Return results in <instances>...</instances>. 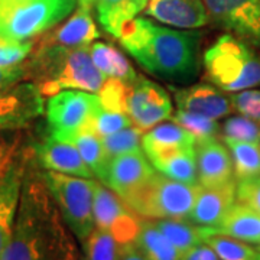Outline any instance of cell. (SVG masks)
<instances>
[{"label": "cell", "mask_w": 260, "mask_h": 260, "mask_svg": "<svg viewBox=\"0 0 260 260\" xmlns=\"http://www.w3.org/2000/svg\"><path fill=\"white\" fill-rule=\"evenodd\" d=\"M42 175L23 178L15 227L0 260H81Z\"/></svg>", "instance_id": "1"}, {"label": "cell", "mask_w": 260, "mask_h": 260, "mask_svg": "<svg viewBox=\"0 0 260 260\" xmlns=\"http://www.w3.org/2000/svg\"><path fill=\"white\" fill-rule=\"evenodd\" d=\"M119 41L146 71L159 78L186 81L198 73V35L194 32L135 18L121 28Z\"/></svg>", "instance_id": "2"}, {"label": "cell", "mask_w": 260, "mask_h": 260, "mask_svg": "<svg viewBox=\"0 0 260 260\" xmlns=\"http://www.w3.org/2000/svg\"><path fill=\"white\" fill-rule=\"evenodd\" d=\"M26 70L48 97L62 90L99 93L109 78L94 65L88 47H39Z\"/></svg>", "instance_id": "3"}, {"label": "cell", "mask_w": 260, "mask_h": 260, "mask_svg": "<svg viewBox=\"0 0 260 260\" xmlns=\"http://www.w3.org/2000/svg\"><path fill=\"white\" fill-rule=\"evenodd\" d=\"M204 65L208 78L224 91L237 93L260 85V58L229 34L205 51Z\"/></svg>", "instance_id": "4"}, {"label": "cell", "mask_w": 260, "mask_h": 260, "mask_svg": "<svg viewBox=\"0 0 260 260\" xmlns=\"http://www.w3.org/2000/svg\"><path fill=\"white\" fill-rule=\"evenodd\" d=\"M198 186L200 184L189 185L155 172L123 201L133 213L149 220H186L192 210Z\"/></svg>", "instance_id": "5"}, {"label": "cell", "mask_w": 260, "mask_h": 260, "mask_svg": "<svg viewBox=\"0 0 260 260\" xmlns=\"http://www.w3.org/2000/svg\"><path fill=\"white\" fill-rule=\"evenodd\" d=\"M42 177L68 229L83 243L95 229L93 211L95 181L54 171H47Z\"/></svg>", "instance_id": "6"}, {"label": "cell", "mask_w": 260, "mask_h": 260, "mask_svg": "<svg viewBox=\"0 0 260 260\" xmlns=\"http://www.w3.org/2000/svg\"><path fill=\"white\" fill-rule=\"evenodd\" d=\"M75 8V0H28L0 6V35L28 41L65 19Z\"/></svg>", "instance_id": "7"}, {"label": "cell", "mask_w": 260, "mask_h": 260, "mask_svg": "<svg viewBox=\"0 0 260 260\" xmlns=\"http://www.w3.org/2000/svg\"><path fill=\"white\" fill-rule=\"evenodd\" d=\"M102 107L99 95L83 90H65L52 95L47 104V119L52 138L73 142L80 130L88 127Z\"/></svg>", "instance_id": "8"}, {"label": "cell", "mask_w": 260, "mask_h": 260, "mask_svg": "<svg viewBox=\"0 0 260 260\" xmlns=\"http://www.w3.org/2000/svg\"><path fill=\"white\" fill-rule=\"evenodd\" d=\"M126 113L140 130H150L171 116L172 103L159 84L138 75L127 85Z\"/></svg>", "instance_id": "9"}, {"label": "cell", "mask_w": 260, "mask_h": 260, "mask_svg": "<svg viewBox=\"0 0 260 260\" xmlns=\"http://www.w3.org/2000/svg\"><path fill=\"white\" fill-rule=\"evenodd\" d=\"M93 211L95 229L112 233L123 244L135 242L140 225L138 214L104 184L95 182Z\"/></svg>", "instance_id": "10"}, {"label": "cell", "mask_w": 260, "mask_h": 260, "mask_svg": "<svg viewBox=\"0 0 260 260\" xmlns=\"http://www.w3.org/2000/svg\"><path fill=\"white\" fill-rule=\"evenodd\" d=\"M208 16L260 48V0H204Z\"/></svg>", "instance_id": "11"}, {"label": "cell", "mask_w": 260, "mask_h": 260, "mask_svg": "<svg viewBox=\"0 0 260 260\" xmlns=\"http://www.w3.org/2000/svg\"><path fill=\"white\" fill-rule=\"evenodd\" d=\"M44 107V95L37 84L13 85L0 93V129H22L39 117Z\"/></svg>", "instance_id": "12"}, {"label": "cell", "mask_w": 260, "mask_h": 260, "mask_svg": "<svg viewBox=\"0 0 260 260\" xmlns=\"http://www.w3.org/2000/svg\"><path fill=\"white\" fill-rule=\"evenodd\" d=\"M155 174L142 150L129 152L109 160L102 181L106 186L124 200L143 185Z\"/></svg>", "instance_id": "13"}, {"label": "cell", "mask_w": 260, "mask_h": 260, "mask_svg": "<svg viewBox=\"0 0 260 260\" xmlns=\"http://www.w3.org/2000/svg\"><path fill=\"white\" fill-rule=\"evenodd\" d=\"M236 200L234 181L218 186L200 185L192 210L186 220L198 227H218L236 204Z\"/></svg>", "instance_id": "14"}, {"label": "cell", "mask_w": 260, "mask_h": 260, "mask_svg": "<svg viewBox=\"0 0 260 260\" xmlns=\"http://www.w3.org/2000/svg\"><path fill=\"white\" fill-rule=\"evenodd\" d=\"M195 159L200 185L218 186L233 181V159L215 138L195 142Z\"/></svg>", "instance_id": "15"}, {"label": "cell", "mask_w": 260, "mask_h": 260, "mask_svg": "<svg viewBox=\"0 0 260 260\" xmlns=\"http://www.w3.org/2000/svg\"><path fill=\"white\" fill-rule=\"evenodd\" d=\"M146 15L169 26L194 29L208 22L204 0H148Z\"/></svg>", "instance_id": "16"}, {"label": "cell", "mask_w": 260, "mask_h": 260, "mask_svg": "<svg viewBox=\"0 0 260 260\" xmlns=\"http://www.w3.org/2000/svg\"><path fill=\"white\" fill-rule=\"evenodd\" d=\"M23 185V171L10 162L0 169V256L5 251L18 215L20 194Z\"/></svg>", "instance_id": "17"}, {"label": "cell", "mask_w": 260, "mask_h": 260, "mask_svg": "<svg viewBox=\"0 0 260 260\" xmlns=\"http://www.w3.org/2000/svg\"><path fill=\"white\" fill-rule=\"evenodd\" d=\"M37 155L41 165L47 171L74 177H93L91 169L84 162L74 142L59 140L49 136L44 143L38 145Z\"/></svg>", "instance_id": "18"}, {"label": "cell", "mask_w": 260, "mask_h": 260, "mask_svg": "<svg viewBox=\"0 0 260 260\" xmlns=\"http://www.w3.org/2000/svg\"><path fill=\"white\" fill-rule=\"evenodd\" d=\"M174 95L179 110L203 114L211 119L224 117L233 110L230 99L208 84L174 90Z\"/></svg>", "instance_id": "19"}, {"label": "cell", "mask_w": 260, "mask_h": 260, "mask_svg": "<svg viewBox=\"0 0 260 260\" xmlns=\"http://www.w3.org/2000/svg\"><path fill=\"white\" fill-rule=\"evenodd\" d=\"M100 38V32L90 15V10L80 8L59 28L48 34L39 47L84 48Z\"/></svg>", "instance_id": "20"}, {"label": "cell", "mask_w": 260, "mask_h": 260, "mask_svg": "<svg viewBox=\"0 0 260 260\" xmlns=\"http://www.w3.org/2000/svg\"><path fill=\"white\" fill-rule=\"evenodd\" d=\"M205 234H223L244 243L260 244V214L250 207L234 204L218 227H201Z\"/></svg>", "instance_id": "21"}, {"label": "cell", "mask_w": 260, "mask_h": 260, "mask_svg": "<svg viewBox=\"0 0 260 260\" xmlns=\"http://www.w3.org/2000/svg\"><path fill=\"white\" fill-rule=\"evenodd\" d=\"M195 138L177 123H164L152 127L142 138V148L149 160L186 146H194Z\"/></svg>", "instance_id": "22"}, {"label": "cell", "mask_w": 260, "mask_h": 260, "mask_svg": "<svg viewBox=\"0 0 260 260\" xmlns=\"http://www.w3.org/2000/svg\"><path fill=\"white\" fill-rule=\"evenodd\" d=\"M150 164L165 177L189 185H198L195 145L172 150L162 156L152 159Z\"/></svg>", "instance_id": "23"}, {"label": "cell", "mask_w": 260, "mask_h": 260, "mask_svg": "<svg viewBox=\"0 0 260 260\" xmlns=\"http://www.w3.org/2000/svg\"><path fill=\"white\" fill-rule=\"evenodd\" d=\"M148 0H95L97 18L106 32L120 35L121 28L146 9Z\"/></svg>", "instance_id": "24"}, {"label": "cell", "mask_w": 260, "mask_h": 260, "mask_svg": "<svg viewBox=\"0 0 260 260\" xmlns=\"http://www.w3.org/2000/svg\"><path fill=\"white\" fill-rule=\"evenodd\" d=\"M133 243L149 260H182V253L168 240L153 220H140Z\"/></svg>", "instance_id": "25"}, {"label": "cell", "mask_w": 260, "mask_h": 260, "mask_svg": "<svg viewBox=\"0 0 260 260\" xmlns=\"http://www.w3.org/2000/svg\"><path fill=\"white\" fill-rule=\"evenodd\" d=\"M90 55L94 65L109 78H119L123 81H133L138 75L127 58L109 44L95 42L90 48Z\"/></svg>", "instance_id": "26"}, {"label": "cell", "mask_w": 260, "mask_h": 260, "mask_svg": "<svg viewBox=\"0 0 260 260\" xmlns=\"http://www.w3.org/2000/svg\"><path fill=\"white\" fill-rule=\"evenodd\" d=\"M160 232L167 236V239L172 243L182 254L186 253L194 246L203 243V233L201 227L195 225L186 220L178 218H160L153 220Z\"/></svg>", "instance_id": "27"}, {"label": "cell", "mask_w": 260, "mask_h": 260, "mask_svg": "<svg viewBox=\"0 0 260 260\" xmlns=\"http://www.w3.org/2000/svg\"><path fill=\"white\" fill-rule=\"evenodd\" d=\"M225 146L230 149L233 168L237 179L259 177L260 175V145L242 140L224 139Z\"/></svg>", "instance_id": "28"}, {"label": "cell", "mask_w": 260, "mask_h": 260, "mask_svg": "<svg viewBox=\"0 0 260 260\" xmlns=\"http://www.w3.org/2000/svg\"><path fill=\"white\" fill-rule=\"evenodd\" d=\"M73 142L78 149L84 162L87 164V167L91 169V172L95 177L102 179L106 167L109 164V159L106 156L102 139L94 133L93 130L85 127L75 135Z\"/></svg>", "instance_id": "29"}, {"label": "cell", "mask_w": 260, "mask_h": 260, "mask_svg": "<svg viewBox=\"0 0 260 260\" xmlns=\"http://www.w3.org/2000/svg\"><path fill=\"white\" fill-rule=\"evenodd\" d=\"M124 244L119 242L112 233L94 229L83 242L81 260H120Z\"/></svg>", "instance_id": "30"}, {"label": "cell", "mask_w": 260, "mask_h": 260, "mask_svg": "<svg viewBox=\"0 0 260 260\" xmlns=\"http://www.w3.org/2000/svg\"><path fill=\"white\" fill-rule=\"evenodd\" d=\"M203 242L207 243L221 260H257L259 257V250L229 236L203 233Z\"/></svg>", "instance_id": "31"}, {"label": "cell", "mask_w": 260, "mask_h": 260, "mask_svg": "<svg viewBox=\"0 0 260 260\" xmlns=\"http://www.w3.org/2000/svg\"><path fill=\"white\" fill-rule=\"evenodd\" d=\"M142 132L138 126L132 124L129 127L119 130L113 135H109L106 138H103V146H104V152L107 159L116 158L129 152H135V150H140L142 146Z\"/></svg>", "instance_id": "32"}, {"label": "cell", "mask_w": 260, "mask_h": 260, "mask_svg": "<svg viewBox=\"0 0 260 260\" xmlns=\"http://www.w3.org/2000/svg\"><path fill=\"white\" fill-rule=\"evenodd\" d=\"M172 121L188 130L195 138V142L215 138L220 129L215 119L197 113L185 112V110H178L172 116Z\"/></svg>", "instance_id": "33"}, {"label": "cell", "mask_w": 260, "mask_h": 260, "mask_svg": "<svg viewBox=\"0 0 260 260\" xmlns=\"http://www.w3.org/2000/svg\"><path fill=\"white\" fill-rule=\"evenodd\" d=\"M132 124H133V121L127 113L112 112V110H106V109L100 107L90 121L88 129L93 130L100 139H103L109 135H113L119 130L124 129V127H129Z\"/></svg>", "instance_id": "34"}, {"label": "cell", "mask_w": 260, "mask_h": 260, "mask_svg": "<svg viewBox=\"0 0 260 260\" xmlns=\"http://www.w3.org/2000/svg\"><path fill=\"white\" fill-rule=\"evenodd\" d=\"M224 139L242 140L260 145V126L257 121L244 116H234L227 119L223 126Z\"/></svg>", "instance_id": "35"}, {"label": "cell", "mask_w": 260, "mask_h": 260, "mask_svg": "<svg viewBox=\"0 0 260 260\" xmlns=\"http://www.w3.org/2000/svg\"><path fill=\"white\" fill-rule=\"evenodd\" d=\"M129 81L119 78H107L102 90L99 91V99L103 109L112 112L126 113V95H127Z\"/></svg>", "instance_id": "36"}, {"label": "cell", "mask_w": 260, "mask_h": 260, "mask_svg": "<svg viewBox=\"0 0 260 260\" xmlns=\"http://www.w3.org/2000/svg\"><path fill=\"white\" fill-rule=\"evenodd\" d=\"M34 42L15 41L0 35V67L19 65L32 52Z\"/></svg>", "instance_id": "37"}, {"label": "cell", "mask_w": 260, "mask_h": 260, "mask_svg": "<svg viewBox=\"0 0 260 260\" xmlns=\"http://www.w3.org/2000/svg\"><path fill=\"white\" fill-rule=\"evenodd\" d=\"M233 109L239 112L242 116L260 121V90H242L230 97Z\"/></svg>", "instance_id": "38"}, {"label": "cell", "mask_w": 260, "mask_h": 260, "mask_svg": "<svg viewBox=\"0 0 260 260\" xmlns=\"http://www.w3.org/2000/svg\"><path fill=\"white\" fill-rule=\"evenodd\" d=\"M236 198L260 214V175L240 179L236 185Z\"/></svg>", "instance_id": "39"}, {"label": "cell", "mask_w": 260, "mask_h": 260, "mask_svg": "<svg viewBox=\"0 0 260 260\" xmlns=\"http://www.w3.org/2000/svg\"><path fill=\"white\" fill-rule=\"evenodd\" d=\"M28 77L26 67L15 65V67H0V93L9 90L19 81Z\"/></svg>", "instance_id": "40"}, {"label": "cell", "mask_w": 260, "mask_h": 260, "mask_svg": "<svg viewBox=\"0 0 260 260\" xmlns=\"http://www.w3.org/2000/svg\"><path fill=\"white\" fill-rule=\"evenodd\" d=\"M182 260H221L217 253L207 244V243H200L194 246L192 249L182 254Z\"/></svg>", "instance_id": "41"}, {"label": "cell", "mask_w": 260, "mask_h": 260, "mask_svg": "<svg viewBox=\"0 0 260 260\" xmlns=\"http://www.w3.org/2000/svg\"><path fill=\"white\" fill-rule=\"evenodd\" d=\"M120 260H149L142 251L136 247L135 243H127L124 244L123 251H121Z\"/></svg>", "instance_id": "42"}, {"label": "cell", "mask_w": 260, "mask_h": 260, "mask_svg": "<svg viewBox=\"0 0 260 260\" xmlns=\"http://www.w3.org/2000/svg\"><path fill=\"white\" fill-rule=\"evenodd\" d=\"M10 150L3 143H0V169L10 162Z\"/></svg>", "instance_id": "43"}, {"label": "cell", "mask_w": 260, "mask_h": 260, "mask_svg": "<svg viewBox=\"0 0 260 260\" xmlns=\"http://www.w3.org/2000/svg\"><path fill=\"white\" fill-rule=\"evenodd\" d=\"M78 3H80V8L90 10L93 8L94 3H95V0H78Z\"/></svg>", "instance_id": "44"}, {"label": "cell", "mask_w": 260, "mask_h": 260, "mask_svg": "<svg viewBox=\"0 0 260 260\" xmlns=\"http://www.w3.org/2000/svg\"><path fill=\"white\" fill-rule=\"evenodd\" d=\"M23 2H28V0H0V6H12V5H18Z\"/></svg>", "instance_id": "45"}, {"label": "cell", "mask_w": 260, "mask_h": 260, "mask_svg": "<svg viewBox=\"0 0 260 260\" xmlns=\"http://www.w3.org/2000/svg\"><path fill=\"white\" fill-rule=\"evenodd\" d=\"M257 260H260V253H259V257H257Z\"/></svg>", "instance_id": "46"}, {"label": "cell", "mask_w": 260, "mask_h": 260, "mask_svg": "<svg viewBox=\"0 0 260 260\" xmlns=\"http://www.w3.org/2000/svg\"><path fill=\"white\" fill-rule=\"evenodd\" d=\"M257 250H259V251H260V246H259V247H257Z\"/></svg>", "instance_id": "47"}, {"label": "cell", "mask_w": 260, "mask_h": 260, "mask_svg": "<svg viewBox=\"0 0 260 260\" xmlns=\"http://www.w3.org/2000/svg\"><path fill=\"white\" fill-rule=\"evenodd\" d=\"M259 246H260V244H259Z\"/></svg>", "instance_id": "48"}]
</instances>
